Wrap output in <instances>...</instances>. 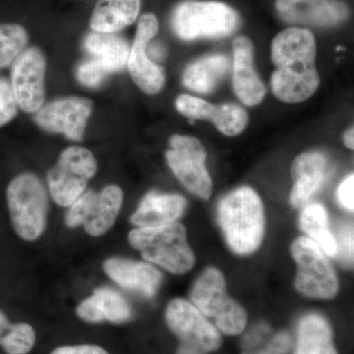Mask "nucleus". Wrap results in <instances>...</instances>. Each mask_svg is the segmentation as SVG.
I'll use <instances>...</instances> for the list:
<instances>
[{"label": "nucleus", "mask_w": 354, "mask_h": 354, "mask_svg": "<svg viewBox=\"0 0 354 354\" xmlns=\"http://www.w3.org/2000/svg\"><path fill=\"white\" fill-rule=\"evenodd\" d=\"M276 9L288 24L334 27L349 17L342 0H276Z\"/></svg>", "instance_id": "nucleus-15"}, {"label": "nucleus", "mask_w": 354, "mask_h": 354, "mask_svg": "<svg viewBox=\"0 0 354 354\" xmlns=\"http://www.w3.org/2000/svg\"><path fill=\"white\" fill-rule=\"evenodd\" d=\"M77 316L88 323L111 322L121 324L132 318L129 302L118 291L104 286L78 305Z\"/></svg>", "instance_id": "nucleus-20"}, {"label": "nucleus", "mask_w": 354, "mask_h": 354, "mask_svg": "<svg viewBox=\"0 0 354 354\" xmlns=\"http://www.w3.org/2000/svg\"><path fill=\"white\" fill-rule=\"evenodd\" d=\"M186 200L181 195L156 191L148 193L130 221L137 227H157L176 223L183 215Z\"/></svg>", "instance_id": "nucleus-21"}, {"label": "nucleus", "mask_w": 354, "mask_h": 354, "mask_svg": "<svg viewBox=\"0 0 354 354\" xmlns=\"http://www.w3.org/2000/svg\"><path fill=\"white\" fill-rule=\"evenodd\" d=\"M46 62L38 48H28L13 62L11 85L18 106L25 113H37L46 99Z\"/></svg>", "instance_id": "nucleus-12"}, {"label": "nucleus", "mask_w": 354, "mask_h": 354, "mask_svg": "<svg viewBox=\"0 0 354 354\" xmlns=\"http://www.w3.org/2000/svg\"><path fill=\"white\" fill-rule=\"evenodd\" d=\"M28 32L19 24H0V68L9 66L25 50Z\"/></svg>", "instance_id": "nucleus-28"}, {"label": "nucleus", "mask_w": 354, "mask_h": 354, "mask_svg": "<svg viewBox=\"0 0 354 354\" xmlns=\"http://www.w3.org/2000/svg\"><path fill=\"white\" fill-rule=\"evenodd\" d=\"M241 25L239 13L218 1L181 2L171 16V27L183 41L220 39L234 34Z\"/></svg>", "instance_id": "nucleus-4"}, {"label": "nucleus", "mask_w": 354, "mask_h": 354, "mask_svg": "<svg viewBox=\"0 0 354 354\" xmlns=\"http://www.w3.org/2000/svg\"><path fill=\"white\" fill-rule=\"evenodd\" d=\"M234 90L245 106H255L264 100L266 87L254 68V46L245 36L234 41Z\"/></svg>", "instance_id": "nucleus-18"}, {"label": "nucleus", "mask_w": 354, "mask_h": 354, "mask_svg": "<svg viewBox=\"0 0 354 354\" xmlns=\"http://www.w3.org/2000/svg\"><path fill=\"white\" fill-rule=\"evenodd\" d=\"M295 354H339L327 319L315 313L307 314L300 319Z\"/></svg>", "instance_id": "nucleus-22"}, {"label": "nucleus", "mask_w": 354, "mask_h": 354, "mask_svg": "<svg viewBox=\"0 0 354 354\" xmlns=\"http://www.w3.org/2000/svg\"><path fill=\"white\" fill-rule=\"evenodd\" d=\"M93 102L85 97L55 100L37 111L35 121L44 131L59 133L72 141L82 140Z\"/></svg>", "instance_id": "nucleus-14"}, {"label": "nucleus", "mask_w": 354, "mask_h": 354, "mask_svg": "<svg viewBox=\"0 0 354 354\" xmlns=\"http://www.w3.org/2000/svg\"><path fill=\"white\" fill-rule=\"evenodd\" d=\"M190 297L192 304L203 315L213 319L223 334L237 335L245 330V310L228 295L227 283L220 270H205L193 285Z\"/></svg>", "instance_id": "nucleus-6"}, {"label": "nucleus", "mask_w": 354, "mask_h": 354, "mask_svg": "<svg viewBox=\"0 0 354 354\" xmlns=\"http://www.w3.org/2000/svg\"><path fill=\"white\" fill-rule=\"evenodd\" d=\"M169 145L171 149L165 158L174 176L192 194L209 200L213 183L205 165L207 152L201 142L195 137L176 134L169 139Z\"/></svg>", "instance_id": "nucleus-11"}, {"label": "nucleus", "mask_w": 354, "mask_h": 354, "mask_svg": "<svg viewBox=\"0 0 354 354\" xmlns=\"http://www.w3.org/2000/svg\"><path fill=\"white\" fill-rule=\"evenodd\" d=\"M177 111L193 120H207L227 136H236L243 131L248 122L246 111L236 104L214 106L189 95H180L176 101Z\"/></svg>", "instance_id": "nucleus-16"}, {"label": "nucleus", "mask_w": 354, "mask_h": 354, "mask_svg": "<svg viewBox=\"0 0 354 354\" xmlns=\"http://www.w3.org/2000/svg\"><path fill=\"white\" fill-rule=\"evenodd\" d=\"M123 203V191L120 186L108 185L100 191L84 192L65 216V225L70 228L83 225L93 237L106 234L113 227Z\"/></svg>", "instance_id": "nucleus-10"}, {"label": "nucleus", "mask_w": 354, "mask_h": 354, "mask_svg": "<svg viewBox=\"0 0 354 354\" xmlns=\"http://www.w3.org/2000/svg\"><path fill=\"white\" fill-rule=\"evenodd\" d=\"M158 22L153 14L140 18L127 66L134 83L149 95L158 94L165 85V72L147 55V46L158 34Z\"/></svg>", "instance_id": "nucleus-13"}, {"label": "nucleus", "mask_w": 354, "mask_h": 354, "mask_svg": "<svg viewBox=\"0 0 354 354\" xmlns=\"http://www.w3.org/2000/svg\"><path fill=\"white\" fill-rule=\"evenodd\" d=\"M50 354H109L106 349L95 344L64 346L53 349Z\"/></svg>", "instance_id": "nucleus-33"}, {"label": "nucleus", "mask_w": 354, "mask_h": 354, "mask_svg": "<svg viewBox=\"0 0 354 354\" xmlns=\"http://www.w3.org/2000/svg\"><path fill=\"white\" fill-rule=\"evenodd\" d=\"M292 346V339L286 332H281L274 335L266 344L263 348L257 351H248L243 354H288Z\"/></svg>", "instance_id": "nucleus-31"}, {"label": "nucleus", "mask_w": 354, "mask_h": 354, "mask_svg": "<svg viewBox=\"0 0 354 354\" xmlns=\"http://www.w3.org/2000/svg\"><path fill=\"white\" fill-rule=\"evenodd\" d=\"M218 223L235 254L255 252L265 234L264 207L259 195L246 186L228 193L218 203Z\"/></svg>", "instance_id": "nucleus-2"}, {"label": "nucleus", "mask_w": 354, "mask_h": 354, "mask_svg": "<svg viewBox=\"0 0 354 354\" xmlns=\"http://www.w3.org/2000/svg\"><path fill=\"white\" fill-rule=\"evenodd\" d=\"M147 55L152 62L162 60L165 57V48L160 43H149L147 46Z\"/></svg>", "instance_id": "nucleus-36"}, {"label": "nucleus", "mask_w": 354, "mask_h": 354, "mask_svg": "<svg viewBox=\"0 0 354 354\" xmlns=\"http://www.w3.org/2000/svg\"><path fill=\"white\" fill-rule=\"evenodd\" d=\"M354 176L351 174L344 179L339 187V199L342 206L348 211L353 212Z\"/></svg>", "instance_id": "nucleus-35"}, {"label": "nucleus", "mask_w": 354, "mask_h": 354, "mask_svg": "<svg viewBox=\"0 0 354 354\" xmlns=\"http://www.w3.org/2000/svg\"><path fill=\"white\" fill-rule=\"evenodd\" d=\"M104 270L121 288L143 297H153L162 285V272L149 263L113 257L104 262Z\"/></svg>", "instance_id": "nucleus-17"}, {"label": "nucleus", "mask_w": 354, "mask_h": 354, "mask_svg": "<svg viewBox=\"0 0 354 354\" xmlns=\"http://www.w3.org/2000/svg\"><path fill=\"white\" fill-rule=\"evenodd\" d=\"M270 327L267 324H260L255 326L249 334L245 335L243 339L244 348L248 351H252L254 346H259L264 341L265 337L269 335Z\"/></svg>", "instance_id": "nucleus-34"}, {"label": "nucleus", "mask_w": 354, "mask_h": 354, "mask_svg": "<svg viewBox=\"0 0 354 354\" xmlns=\"http://www.w3.org/2000/svg\"><path fill=\"white\" fill-rule=\"evenodd\" d=\"M327 169L325 156L318 152L301 153L293 160L291 165L293 187L290 203L295 208L306 206L325 181Z\"/></svg>", "instance_id": "nucleus-19"}, {"label": "nucleus", "mask_w": 354, "mask_h": 354, "mask_svg": "<svg viewBox=\"0 0 354 354\" xmlns=\"http://www.w3.org/2000/svg\"><path fill=\"white\" fill-rule=\"evenodd\" d=\"M337 256L342 258L346 264L353 265V228L348 225L342 230L339 241H337Z\"/></svg>", "instance_id": "nucleus-32"}, {"label": "nucleus", "mask_w": 354, "mask_h": 354, "mask_svg": "<svg viewBox=\"0 0 354 354\" xmlns=\"http://www.w3.org/2000/svg\"><path fill=\"white\" fill-rule=\"evenodd\" d=\"M76 74L79 82L88 88L99 87L109 75L106 69L93 57L79 65Z\"/></svg>", "instance_id": "nucleus-30"}, {"label": "nucleus", "mask_w": 354, "mask_h": 354, "mask_svg": "<svg viewBox=\"0 0 354 354\" xmlns=\"http://www.w3.org/2000/svg\"><path fill=\"white\" fill-rule=\"evenodd\" d=\"M17 109V101L10 81L0 77V127H4L15 118Z\"/></svg>", "instance_id": "nucleus-29"}, {"label": "nucleus", "mask_w": 354, "mask_h": 354, "mask_svg": "<svg viewBox=\"0 0 354 354\" xmlns=\"http://www.w3.org/2000/svg\"><path fill=\"white\" fill-rule=\"evenodd\" d=\"M300 227L326 255L330 257L337 256V239L330 232L327 212L322 205H306L300 215Z\"/></svg>", "instance_id": "nucleus-26"}, {"label": "nucleus", "mask_w": 354, "mask_h": 354, "mask_svg": "<svg viewBox=\"0 0 354 354\" xmlns=\"http://www.w3.org/2000/svg\"><path fill=\"white\" fill-rule=\"evenodd\" d=\"M97 169V160L88 149L79 146L65 149L48 174L51 197L59 206H71L85 192Z\"/></svg>", "instance_id": "nucleus-9"}, {"label": "nucleus", "mask_w": 354, "mask_h": 354, "mask_svg": "<svg viewBox=\"0 0 354 354\" xmlns=\"http://www.w3.org/2000/svg\"><path fill=\"white\" fill-rule=\"evenodd\" d=\"M140 1L141 0H99L91 17V29L108 34L124 29L136 20Z\"/></svg>", "instance_id": "nucleus-23"}, {"label": "nucleus", "mask_w": 354, "mask_h": 354, "mask_svg": "<svg viewBox=\"0 0 354 354\" xmlns=\"http://www.w3.org/2000/svg\"><path fill=\"white\" fill-rule=\"evenodd\" d=\"M230 60L223 55L205 57L193 62L184 71L183 83L186 88L200 94H209L227 75Z\"/></svg>", "instance_id": "nucleus-25"}, {"label": "nucleus", "mask_w": 354, "mask_h": 354, "mask_svg": "<svg viewBox=\"0 0 354 354\" xmlns=\"http://www.w3.org/2000/svg\"><path fill=\"white\" fill-rule=\"evenodd\" d=\"M36 333L27 323L12 324L0 310V346L7 354H27L34 348Z\"/></svg>", "instance_id": "nucleus-27"}, {"label": "nucleus", "mask_w": 354, "mask_h": 354, "mask_svg": "<svg viewBox=\"0 0 354 354\" xmlns=\"http://www.w3.org/2000/svg\"><path fill=\"white\" fill-rule=\"evenodd\" d=\"M354 132L353 127L349 128L348 131L344 133V144L348 147L351 150H353L354 148Z\"/></svg>", "instance_id": "nucleus-37"}, {"label": "nucleus", "mask_w": 354, "mask_h": 354, "mask_svg": "<svg viewBox=\"0 0 354 354\" xmlns=\"http://www.w3.org/2000/svg\"><path fill=\"white\" fill-rule=\"evenodd\" d=\"M165 322L179 339L176 354H208L223 344L218 330L191 302L174 298L165 310Z\"/></svg>", "instance_id": "nucleus-7"}, {"label": "nucleus", "mask_w": 354, "mask_h": 354, "mask_svg": "<svg viewBox=\"0 0 354 354\" xmlns=\"http://www.w3.org/2000/svg\"><path fill=\"white\" fill-rule=\"evenodd\" d=\"M297 263L295 286L298 292L317 299H332L339 290V281L330 261L315 242L299 237L291 245Z\"/></svg>", "instance_id": "nucleus-8"}, {"label": "nucleus", "mask_w": 354, "mask_h": 354, "mask_svg": "<svg viewBox=\"0 0 354 354\" xmlns=\"http://www.w3.org/2000/svg\"><path fill=\"white\" fill-rule=\"evenodd\" d=\"M128 241L147 262L160 266L171 274H184L194 267V252L181 223L135 228L128 234Z\"/></svg>", "instance_id": "nucleus-3"}, {"label": "nucleus", "mask_w": 354, "mask_h": 354, "mask_svg": "<svg viewBox=\"0 0 354 354\" xmlns=\"http://www.w3.org/2000/svg\"><path fill=\"white\" fill-rule=\"evenodd\" d=\"M316 39L309 30L291 27L279 32L272 43L276 66L271 77L274 95L288 104L309 99L320 85L315 65Z\"/></svg>", "instance_id": "nucleus-1"}, {"label": "nucleus", "mask_w": 354, "mask_h": 354, "mask_svg": "<svg viewBox=\"0 0 354 354\" xmlns=\"http://www.w3.org/2000/svg\"><path fill=\"white\" fill-rule=\"evenodd\" d=\"M6 200L18 236L26 241L39 239L46 227L48 199L38 176L27 172L14 177L7 187Z\"/></svg>", "instance_id": "nucleus-5"}, {"label": "nucleus", "mask_w": 354, "mask_h": 354, "mask_svg": "<svg viewBox=\"0 0 354 354\" xmlns=\"http://www.w3.org/2000/svg\"><path fill=\"white\" fill-rule=\"evenodd\" d=\"M84 46L109 74L120 71L127 65L130 46L122 37L93 32L84 39Z\"/></svg>", "instance_id": "nucleus-24"}]
</instances>
